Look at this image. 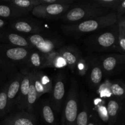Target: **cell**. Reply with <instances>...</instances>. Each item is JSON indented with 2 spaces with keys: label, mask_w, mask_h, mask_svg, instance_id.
<instances>
[{
  "label": "cell",
  "mask_w": 125,
  "mask_h": 125,
  "mask_svg": "<svg viewBox=\"0 0 125 125\" xmlns=\"http://www.w3.org/2000/svg\"><path fill=\"white\" fill-rule=\"evenodd\" d=\"M118 17L115 12L105 15L89 19L74 24H65L62 26L63 32L71 36H79L88 33L103 30L117 24Z\"/></svg>",
  "instance_id": "cell-1"
},
{
  "label": "cell",
  "mask_w": 125,
  "mask_h": 125,
  "mask_svg": "<svg viewBox=\"0 0 125 125\" xmlns=\"http://www.w3.org/2000/svg\"><path fill=\"white\" fill-rule=\"evenodd\" d=\"M108 13V10L99 6L94 1H76L71 5L70 9L60 18V20L67 23V24H74L105 15Z\"/></svg>",
  "instance_id": "cell-2"
},
{
  "label": "cell",
  "mask_w": 125,
  "mask_h": 125,
  "mask_svg": "<svg viewBox=\"0 0 125 125\" xmlns=\"http://www.w3.org/2000/svg\"><path fill=\"white\" fill-rule=\"evenodd\" d=\"M79 103L78 84L77 81L73 78L62 110L61 125H75L79 108Z\"/></svg>",
  "instance_id": "cell-3"
},
{
  "label": "cell",
  "mask_w": 125,
  "mask_h": 125,
  "mask_svg": "<svg viewBox=\"0 0 125 125\" xmlns=\"http://www.w3.org/2000/svg\"><path fill=\"white\" fill-rule=\"evenodd\" d=\"M34 50L0 43V56L14 63L23 74L29 72V58Z\"/></svg>",
  "instance_id": "cell-4"
},
{
  "label": "cell",
  "mask_w": 125,
  "mask_h": 125,
  "mask_svg": "<svg viewBox=\"0 0 125 125\" xmlns=\"http://www.w3.org/2000/svg\"><path fill=\"white\" fill-rule=\"evenodd\" d=\"M115 25L111 29H103L101 32L90 37L88 39V43L98 51H106L115 48L118 45V24Z\"/></svg>",
  "instance_id": "cell-5"
},
{
  "label": "cell",
  "mask_w": 125,
  "mask_h": 125,
  "mask_svg": "<svg viewBox=\"0 0 125 125\" xmlns=\"http://www.w3.org/2000/svg\"><path fill=\"white\" fill-rule=\"evenodd\" d=\"M50 104L56 114L62 112L66 94V77L62 73H59L54 77L52 89L50 93Z\"/></svg>",
  "instance_id": "cell-6"
},
{
  "label": "cell",
  "mask_w": 125,
  "mask_h": 125,
  "mask_svg": "<svg viewBox=\"0 0 125 125\" xmlns=\"http://www.w3.org/2000/svg\"><path fill=\"white\" fill-rule=\"evenodd\" d=\"M25 37L34 49L43 54H48L56 51L61 45L58 39L48 37L40 34L28 35Z\"/></svg>",
  "instance_id": "cell-7"
},
{
  "label": "cell",
  "mask_w": 125,
  "mask_h": 125,
  "mask_svg": "<svg viewBox=\"0 0 125 125\" xmlns=\"http://www.w3.org/2000/svg\"><path fill=\"white\" fill-rule=\"evenodd\" d=\"M0 125H37V118L26 111H14L3 118Z\"/></svg>",
  "instance_id": "cell-8"
},
{
  "label": "cell",
  "mask_w": 125,
  "mask_h": 125,
  "mask_svg": "<svg viewBox=\"0 0 125 125\" xmlns=\"http://www.w3.org/2000/svg\"><path fill=\"white\" fill-rule=\"evenodd\" d=\"M24 74L17 72L10 78L7 89V115L15 111L17 97Z\"/></svg>",
  "instance_id": "cell-9"
},
{
  "label": "cell",
  "mask_w": 125,
  "mask_h": 125,
  "mask_svg": "<svg viewBox=\"0 0 125 125\" xmlns=\"http://www.w3.org/2000/svg\"><path fill=\"white\" fill-rule=\"evenodd\" d=\"M11 30L23 34H40L44 31L43 27L38 21L31 20L20 19L13 20L9 24Z\"/></svg>",
  "instance_id": "cell-10"
},
{
  "label": "cell",
  "mask_w": 125,
  "mask_h": 125,
  "mask_svg": "<svg viewBox=\"0 0 125 125\" xmlns=\"http://www.w3.org/2000/svg\"><path fill=\"white\" fill-rule=\"evenodd\" d=\"M0 43L1 44L35 50L23 35L10 32L4 28L0 29Z\"/></svg>",
  "instance_id": "cell-11"
},
{
  "label": "cell",
  "mask_w": 125,
  "mask_h": 125,
  "mask_svg": "<svg viewBox=\"0 0 125 125\" xmlns=\"http://www.w3.org/2000/svg\"><path fill=\"white\" fill-rule=\"evenodd\" d=\"M57 51L67 67L72 71L75 70L78 62L83 57L80 50L75 46L68 45L60 48Z\"/></svg>",
  "instance_id": "cell-12"
},
{
  "label": "cell",
  "mask_w": 125,
  "mask_h": 125,
  "mask_svg": "<svg viewBox=\"0 0 125 125\" xmlns=\"http://www.w3.org/2000/svg\"><path fill=\"white\" fill-rule=\"evenodd\" d=\"M32 72L33 81L35 90L37 94L38 99L40 98L44 94H50L53 85L51 78L41 70Z\"/></svg>",
  "instance_id": "cell-13"
},
{
  "label": "cell",
  "mask_w": 125,
  "mask_h": 125,
  "mask_svg": "<svg viewBox=\"0 0 125 125\" xmlns=\"http://www.w3.org/2000/svg\"><path fill=\"white\" fill-rule=\"evenodd\" d=\"M89 83L92 89H98L103 76V72L98 57H89Z\"/></svg>",
  "instance_id": "cell-14"
},
{
  "label": "cell",
  "mask_w": 125,
  "mask_h": 125,
  "mask_svg": "<svg viewBox=\"0 0 125 125\" xmlns=\"http://www.w3.org/2000/svg\"><path fill=\"white\" fill-rule=\"evenodd\" d=\"M31 75V71L24 74V76H23V79L21 81V83L20 88L19 92H18L17 103H16L15 109L14 111H21L26 110V101L27 98H28V93H29Z\"/></svg>",
  "instance_id": "cell-15"
},
{
  "label": "cell",
  "mask_w": 125,
  "mask_h": 125,
  "mask_svg": "<svg viewBox=\"0 0 125 125\" xmlns=\"http://www.w3.org/2000/svg\"><path fill=\"white\" fill-rule=\"evenodd\" d=\"M39 115L43 125H58L56 114L52 109L49 98H45L39 104Z\"/></svg>",
  "instance_id": "cell-16"
},
{
  "label": "cell",
  "mask_w": 125,
  "mask_h": 125,
  "mask_svg": "<svg viewBox=\"0 0 125 125\" xmlns=\"http://www.w3.org/2000/svg\"><path fill=\"white\" fill-rule=\"evenodd\" d=\"M103 74H110L119 65L125 62V54H111L103 56L98 58Z\"/></svg>",
  "instance_id": "cell-17"
},
{
  "label": "cell",
  "mask_w": 125,
  "mask_h": 125,
  "mask_svg": "<svg viewBox=\"0 0 125 125\" xmlns=\"http://www.w3.org/2000/svg\"><path fill=\"white\" fill-rule=\"evenodd\" d=\"M30 12L15 7L7 3L0 4V18L1 19L15 20Z\"/></svg>",
  "instance_id": "cell-18"
},
{
  "label": "cell",
  "mask_w": 125,
  "mask_h": 125,
  "mask_svg": "<svg viewBox=\"0 0 125 125\" xmlns=\"http://www.w3.org/2000/svg\"><path fill=\"white\" fill-rule=\"evenodd\" d=\"M91 106L85 94L81 95V106L78 111L75 125H87L89 116L91 113Z\"/></svg>",
  "instance_id": "cell-19"
},
{
  "label": "cell",
  "mask_w": 125,
  "mask_h": 125,
  "mask_svg": "<svg viewBox=\"0 0 125 125\" xmlns=\"http://www.w3.org/2000/svg\"><path fill=\"white\" fill-rule=\"evenodd\" d=\"M45 68H62L67 66L64 60L59 54L57 50L48 54H43Z\"/></svg>",
  "instance_id": "cell-20"
},
{
  "label": "cell",
  "mask_w": 125,
  "mask_h": 125,
  "mask_svg": "<svg viewBox=\"0 0 125 125\" xmlns=\"http://www.w3.org/2000/svg\"><path fill=\"white\" fill-rule=\"evenodd\" d=\"M29 69L31 71H40L45 68V62L44 54L39 51L32 50L29 58Z\"/></svg>",
  "instance_id": "cell-21"
},
{
  "label": "cell",
  "mask_w": 125,
  "mask_h": 125,
  "mask_svg": "<svg viewBox=\"0 0 125 125\" xmlns=\"http://www.w3.org/2000/svg\"><path fill=\"white\" fill-rule=\"evenodd\" d=\"M121 104L119 100L115 98H110L107 101L106 109L109 118V125H114L120 111Z\"/></svg>",
  "instance_id": "cell-22"
},
{
  "label": "cell",
  "mask_w": 125,
  "mask_h": 125,
  "mask_svg": "<svg viewBox=\"0 0 125 125\" xmlns=\"http://www.w3.org/2000/svg\"><path fill=\"white\" fill-rule=\"evenodd\" d=\"M39 99L37 97V92L35 90L34 84V81H33V72H32L29 93H28V96L26 101V107L25 111L29 112V113L36 115L35 109H36L37 101Z\"/></svg>",
  "instance_id": "cell-23"
},
{
  "label": "cell",
  "mask_w": 125,
  "mask_h": 125,
  "mask_svg": "<svg viewBox=\"0 0 125 125\" xmlns=\"http://www.w3.org/2000/svg\"><path fill=\"white\" fill-rule=\"evenodd\" d=\"M70 5L50 4L45 6V11L51 20L60 19L70 9Z\"/></svg>",
  "instance_id": "cell-24"
},
{
  "label": "cell",
  "mask_w": 125,
  "mask_h": 125,
  "mask_svg": "<svg viewBox=\"0 0 125 125\" xmlns=\"http://www.w3.org/2000/svg\"><path fill=\"white\" fill-rule=\"evenodd\" d=\"M1 2L29 12H31L34 7L40 4V0H6Z\"/></svg>",
  "instance_id": "cell-25"
},
{
  "label": "cell",
  "mask_w": 125,
  "mask_h": 125,
  "mask_svg": "<svg viewBox=\"0 0 125 125\" xmlns=\"http://www.w3.org/2000/svg\"><path fill=\"white\" fill-rule=\"evenodd\" d=\"M18 68L14 63L0 56V74L4 76L11 78L16 73Z\"/></svg>",
  "instance_id": "cell-26"
},
{
  "label": "cell",
  "mask_w": 125,
  "mask_h": 125,
  "mask_svg": "<svg viewBox=\"0 0 125 125\" xmlns=\"http://www.w3.org/2000/svg\"><path fill=\"white\" fill-rule=\"evenodd\" d=\"M9 81L6 83L0 90V120L7 115V89Z\"/></svg>",
  "instance_id": "cell-27"
},
{
  "label": "cell",
  "mask_w": 125,
  "mask_h": 125,
  "mask_svg": "<svg viewBox=\"0 0 125 125\" xmlns=\"http://www.w3.org/2000/svg\"><path fill=\"white\" fill-rule=\"evenodd\" d=\"M94 103L96 109V113L99 119L105 123H108L109 118L107 115L106 106H105L102 100L96 98L94 100Z\"/></svg>",
  "instance_id": "cell-28"
},
{
  "label": "cell",
  "mask_w": 125,
  "mask_h": 125,
  "mask_svg": "<svg viewBox=\"0 0 125 125\" xmlns=\"http://www.w3.org/2000/svg\"><path fill=\"white\" fill-rule=\"evenodd\" d=\"M118 46L125 52V17H118Z\"/></svg>",
  "instance_id": "cell-29"
},
{
  "label": "cell",
  "mask_w": 125,
  "mask_h": 125,
  "mask_svg": "<svg viewBox=\"0 0 125 125\" xmlns=\"http://www.w3.org/2000/svg\"><path fill=\"white\" fill-rule=\"evenodd\" d=\"M109 89L112 95L118 98L125 97V85L120 82H114L110 84Z\"/></svg>",
  "instance_id": "cell-30"
},
{
  "label": "cell",
  "mask_w": 125,
  "mask_h": 125,
  "mask_svg": "<svg viewBox=\"0 0 125 125\" xmlns=\"http://www.w3.org/2000/svg\"><path fill=\"white\" fill-rule=\"evenodd\" d=\"M94 2L100 7L109 10H117L122 1L120 0H93Z\"/></svg>",
  "instance_id": "cell-31"
},
{
  "label": "cell",
  "mask_w": 125,
  "mask_h": 125,
  "mask_svg": "<svg viewBox=\"0 0 125 125\" xmlns=\"http://www.w3.org/2000/svg\"><path fill=\"white\" fill-rule=\"evenodd\" d=\"M89 62H90L89 57H85V58L82 57L81 58L76 68L78 74L80 76H84L86 74V73H87L89 69V65H90Z\"/></svg>",
  "instance_id": "cell-32"
},
{
  "label": "cell",
  "mask_w": 125,
  "mask_h": 125,
  "mask_svg": "<svg viewBox=\"0 0 125 125\" xmlns=\"http://www.w3.org/2000/svg\"><path fill=\"white\" fill-rule=\"evenodd\" d=\"M31 13L32 15L37 18L45 20H51L49 16L46 14V11H45V6L42 4H39L34 7Z\"/></svg>",
  "instance_id": "cell-33"
},
{
  "label": "cell",
  "mask_w": 125,
  "mask_h": 125,
  "mask_svg": "<svg viewBox=\"0 0 125 125\" xmlns=\"http://www.w3.org/2000/svg\"><path fill=\"white\" fill-rule=\"evenodd\" d=\"M76 1L74 0H40V4L43 6L50 4H62V5H72Z\"/></svg>",
  "instance_id": "cell-34"
},
{
  "label": "cell",
  "mask_w": 125,
  "mask_h": 125,
  "mask_svg": "<svg viewBox=\"0 0 125 125\" xmlns=\"http://www.w3.org/2000/svg\"><path fill=\"white\" fill-rule=\"evenodd\" d=\"M87 125H103L101 121L98 117L96 112L91 111Z\"/></svg>",
  "instance_id": "cell-35"
},
{
  "label": "cell",
  "mask_w": 125,
  "mask_h": 125,
  "mask_svg": "<svg viewBox=\"0 0 125 125\" xmlns=\"http://www.w3.org/2000/svg\"><path fill=\"white\" fill-rule=\"evenodd\" d=\"M117 17H122L124 13H125V1H122L118 7L117 9Z\"/></svg>",
  "instance_id": "cell-36"
},
{
  "label": "cell",
  "mask_w": 125,
  "mask_h": 125,
  "mask_svg": "<svg viewBox=\"0 0 125 125\" xmlns=\"http://www.w3.org/2000/svg\"><path fill=\"white\" fill-rule=\"evenodd\" d=\"M7 24V22L4 20L0 18V29L3 28Z\"/></svg>",
  "instance_id": "cell-37"
}]
</instances>
